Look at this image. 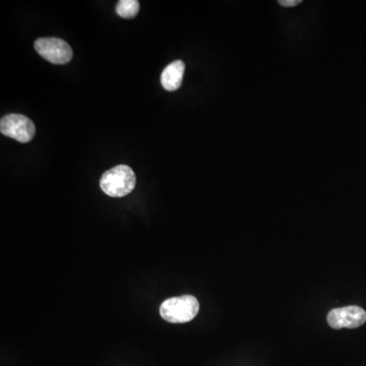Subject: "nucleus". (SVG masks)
<instances>
[{"label":"nucleus","instance_id":"1","mask_svg":"<svg viewBox=\"0 0 366 366\" xmlns=\"http://www.w3.org/2000/svg\"><path fill=\"white\" fill-rule=\"evenodd\" d=\"M136 182V175L131 167L118 165L102 175L100 187L111 198H124L134 191Z\"/></svg>","mask_w":366,"mask_h":366},{"label":"nucleus","instance_id":"2","mask_svg":"<svg viewBox=\"0 0 366 366\" xmlns=\"http://www.w3.org/2000/svg\"><path fill=\"white\" fill-rule=\"evenodd\" d=\"M199 312L200 303L192 295L169 298L160 307V316L171 324L189 323L198 316Z\"/></svg>","mask_w":366,"mask_h":366},{"label":"nucleus","instance_id":"3","mask_svg":"<svg viewBox=\"0 0 366 366\" xmlns=\"http://www.w3.org/2000/svg\"><path fill=\"white\" fill-rule=\"evenodd\" d=\"M0 131L18 143H25L33 140L36 127L34 122L24 115L8 114L0 120Z\"/></svg>","mask_w":366,"mask_h":366},{"label":"nucleus","instance_id":"4","mask_svg":"<svg viewBox=\"0 0 366 366\" xmlns=\"http://www.w3.org/2000/svg\"><path fill=\"white\" fill-rule=\"evenodd\" d=\"M34 46L37 52L51 64H66L73 59V49L61 39L40 38Z\"/></svg>","mask_w":366,"mask_h":366},{"label":"nucleus","instance_id":"5","mask_svg":"<svg viewBox=\"0 0 366 366\" xmlns=\"http://www.w3.org/2000/svg\"><path fill=\"white\" fill-rule=\"evenodd\" d=\"M326 321H328L329 326L336 330L356 329L365 325L366 312L363 308L356 307V305L335 308L329 312Z\"/></svg>","mask_w":366,"mask_h":366},{"label":"nucleus","instance_id":"6","mask_svg":"<svg viewBox=\"0 0 366 366\" xmlns=\"http://www.w3.org/2000/svg\"><path fill=\"white\" fill-rule=\"evenodd\" d=\"M185 64L182 60H175L167 66L161 73V83L169 92L179 89L184 76Z\"/></svg>","mask_w":366,"mask_h":366},{"label":"nucleus","instance_id":"7","mask_svg":"<svg viewBox=\"0 0 366 366\" xmlns=\"http://www.w3.org/2000/svg\"><path fill=\"white\" fill-rule=\"evenodd\" d=\"M140 11V2L138 0H120L117 6V13L119 17L133 18Z\"/></svg>","mask_w":366,"mask_h":366},{"label":"nucleus","instance_id":"8","mask_svg":"<svg viewBox=\"0 0 366 366\" xmlns=\"http://www.w3.org/2000/svg\"><path fill=\"white\" fill-rule=\"evenodd\" d=\"M279 4L285 8H291L301 4V0H280Z\"/></svg>","mask_w":366,"mask_h":366}]
</instances>
